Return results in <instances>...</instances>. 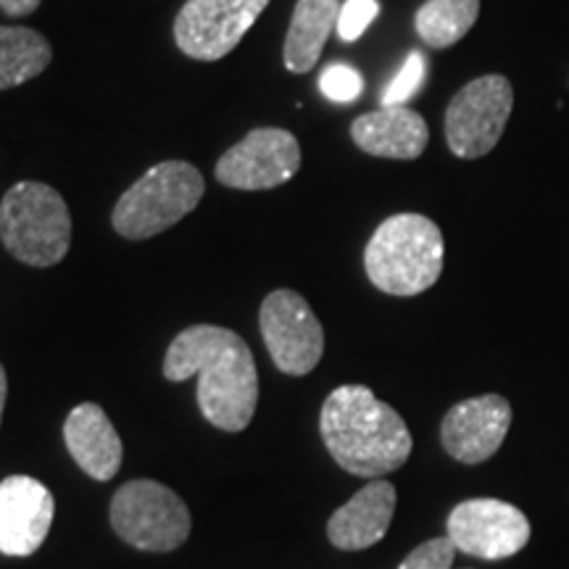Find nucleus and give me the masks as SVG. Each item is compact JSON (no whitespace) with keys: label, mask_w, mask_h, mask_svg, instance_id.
I'll return each instance as SVG.
<instances>
[{"label":"nucleus","mask_w":569,"mask_h":569,"mask_svg":"<svg viewBox=\"0 0 569 569\" xmlns=\"http://www.w3.org/2000/svg\"><path fill=\"white\" fill-rule=\"evenodd\" d=\"M198 375V407L213 427L240 432L259 407V372L251 348L238 332L217 325L182 330L163 359V377L184 382Z\"/></svg>","instance_id":"nucleus-1"},{"label":"nucleus","mask_w":569,"mask_h":569,"mask_svg":"<svg viewBox=\"0 0 569 569\" xmlns=\"http://www.w3.org/2000/svg\"><path fill=\"white\" fill-rule=\"evenodd\" d=\"M319 432L346 472L369 480L401 469L415 446L403 417L367 386L332 390L319 415Z\"/></svg>","instance_id":"nucleus-2"},{"label":"nucleus","mask_w":569,"mask_h":569,"mask_svg":"<svg viewBox=\"0 0 569 569\" xmlns=\"http://www.w3.org/2000/svg\"><path fill=\"white\" fill-rule=\"evenodd\" d=\"M443 251V232L432 219L396 213L377 227L367 243V277L388 296H419L440 280Z\"/></svg>","instance_id":"nucleus-3"},{"label":"nucleus","mask_w":569,"mask_h":569,"mask_svg":"<svg viewBox=\"0 0 569 569\" xmlns=\"http://www.w3.org/2000/svg\"><path fill=\"white\" fill-rule=\"evenodd\" d=\"M0 240L30 267L59 264L71 246L67 201L51 184L19 182L0 203Z\"/></svg>","instance_id":"nucleus-4"},{"label":"nucleus","mask_w":569,"mask_h":569,"mask_svg":"<svg viewBox=\"0 0 569 569\" xmlns=\"http://www.w3.org/2000/svg\"><path fill=\"white\" fill-rule=\"evenodd\" d=\"M203 177L188 161H163L148 169L113 209V230L127 240H148L188 217L203 198Z\"/></svg>","instance_id":"nucleus-5"},{"label":"nucleus","mask_w":569,"mask_h":569,"mask_svg":"<svg viewBox=\"0 0 569 569\" xmlns=\"http://www.w3.org/2000/svg\"><path fill=\"white\" fill-rule=\"evenodd\" d=\"M111 528L132 549L167 553L190 536V511L172 488L156 480H130L111 501Z\"/></svg>","instance_id":"nucleus-6"},{"label":"nucleus","mask_w":569,"mask_h":569,"mask_svg":"<svg viewBox=\"0 0 569 569\" xmlns=\"http://www.w3.org/2000/svg\"><path fill=\"white\" fill-rule=\"evenodd\" d=\"M515 106L511 82L501 74H486L465 84L446 111V142L459 159L488 156L501 140Z\"/></svg>","instance_id":"nucleus-7"},{"label":"nucleus","mask_w":569,"mask_h":569,"mask_svg":"<svg viewBox=\"0 0 569 569\" xmlns=\"http://www.w3.org/2000/svg\"><path fill=\"white\" fill-rule=\"evenodd\" d=\"M261 338L274 367L284 375L315 372L325 353V330L296 290H274L261 303Z\"/></svg>","instance_id":"nucleus-8"},{"label":"nucleus","mask_w":569,"mask_h":569,"mask_svg":"<svg viewBox=\"0 0 569 569\" xmlns=\"http://www.w3.org/2000/svg\"><path fill=\"white\" fill-rule=\"evenodd\" d=\"M530 519L515 503L498 498H469L453 507L446 522V536L457 551L469 557L498 561L515 557L528 546Z\"/></svg>","instance_id":"nucleus-9"},{"label":"nucleus","mask_w":569,"mask_h":569,"mask_svg":"<svg viewBox=\"0 0 569 569\" xmlns=\"http://www.w3.org/2000/svg\"><path fill=\"white\" fill-rule=\"evenodd\" d=\"M269 0H188L174 21L177 48L196 61H219L238 48Z\"/></svg>","instance_id":"nucleus-10"},{"label":"nucleus","mask_w":569,"mask_h":569,"mask_svg":"<svg viewBox=\"0 0 569 569\" xmlns=\"http://www.w3.org/2000/svg\"><path fill=\"white\" fill-rule=\"evenodd\" d=\"M301 169L296 134L277 127L248 132L217 163V180L232 190H272L293 180Z\"/></svg>","instance_id":"nucleus-11"},{"label":"nucleus","mask_w":569,"mask_h":569,"mask_svg":"<svg viewBox=\"0 0 569 569\" xmlns=\"http://www.w3.org/2000/svg\"><path fill=\"white\" fill-rule=\"evenodd\" d=\"M511 427V407L503 396H478L448 409L440 422V443L461 465H482L501 448Z\"/></svg>","instance_id":"nucleus-12"},{"label":"nucleus","mask_w":569,"mask_h":569,"mask_svg":"<svg viewBox=\"0 0 569 569\" xmlns=\"http://www.w3.org/2000/svg\"><path fill=\"white\" fill-rule=\"evenodd\" d=\"M56 517L53 493L40 480L11 475L0 482V553L32 557Z\"/></svg>","instance_id":"nucleus-13"},{"label":"nucleus","mask_w":569,"mask_h":569,"mask_svg":"<svg viewBox=\"0 0 569 569\" xmlns=\"http://www.w3.org/2000/svg\"><path fill=\"white\" fill-rule=\"evenodd\" d=\"M396 515V488L388 480H372L343 503L327 522V538L336 549L365 551L386 538Z\"/></svg>","instance_id":"nucleus-14"},{"label":"nucleus","mask_w":569,"mask_h":569,"mask_svg":"<svg viewBox=\"0 0 569 569\" xmlns=\"http://www.w3.org/2000/svg\"><path fill=\"white\" fill-rule=\"evenodd\" d=\"M63 440H67L71 459L92 480H111L122 467V438L98 403H80L69 411L63 422Z\"/></svg>","instance_id":"nucleus-15"},{"label":"nucleus","mask_w":569,"mask_h":569,"mask_svg":"<svg viewBox=\"0 0 569 569\" xmlns=\"http://www.w3.org/2000/svg\"><path fill=\"white\" fill-rule=\"evenodd\" d=\"M351 138L361 151L380 159H419L430 142L427 122L407 106H382L351 124Z\"/></svg>","instance_id":"nucleus-16"},{"label":"nucleus","mask_w":569,"mask_h":569,"mask_svg":"<svg viewBox=\"0 0 569 569\" xmlns=\"http://www.w3.org/2000/svg\"><path fill=\"white\" fill-rule=\"evenodd\" d=\"M340 0H298L288 38H284V67L293 74H306L317 67L330 32L338 24Z\"/></svg>","instance_id":"nucleus-17"},{"label":"nucleus","mask_w":569,"mask_h":569,"mask_svg":"<svg viewBox=\"0 0 569 569\" xmlns=\"http://www.w3.org/2000/svg\"><path fill=\"white\" fill-rule=\"evenodd\" d=\"M53 59L51 42L27 27H0V90L42 74Z\"/></svg>","instance_id":"nucleus-18"},{"label":"nucleus","mask_w":569,"mask_h":569,"mask_svg":"<svg viewBox=\"0 0 569 569\" xmlns=\"http://www.w3.org/2000/svg\"><path fill=\"white\" fill-rule=\"evenodd\" d=\"M480 17V0H427L417 11L415 27L427 46L451 48L472 30Z\"/></svg>","instance_id":"nucleus-19"},{"label":"nucleus","mask_w":569,"mask_h":569,"mask_svg":"<svg viewBox=\"0 0 569 569\" xmlns=\"http://www.w3.org/2000/svg\"><path fill=\"white\" fill-rule=\"evenodd\" d=\"M427 77V59L419 51H411L398 69V74L382 90V106H403L422 90Z\"/></svg>","instance_id":"nucleus-20"},{"label":"nucleus","mask_w":569,"mask_h":569,"mask_svg":"<svg viewBox=\"0 0 569 569\" xmlns=\"http://www.w3.org/2000/svg\"><path fill=\"white\" fill-rule=\"evenodd\" d=\"M319 90L327 101L332 103H351L365 90V77L359 69L348 67V63H330L319 77Z\"/></svg>","instance_id":"nucleus-21"},{"label":"nucleus","mask_w":569,"mask_h":569,"mask_svg":"<svg viewBox=\"0 0 569 569\" xmlns=\"http://www.w3.org/2000/svg\"><path fill=\"white\" fill-rule=\"evenodd\" d=\"M380 13V3L377 0H346L340 3L336 32L343 42H356L369 30V24Z\"/></svg>","instance_id":"nucleus-22"},{"label":"nucleus","mask_w":569,"mask_h":569,"mask_svg":"<svg viewBox=\"0 0 569 569\" xmlns=\"http://www.w3.org/2000/svg\"><path fill=\"white\" fill-rule=\"evenodd\" d=\"M453 557H457V546L451 538H432L417 546L407 559L398 565V569H451Z\"/></svg>","instance_id":"nucleus-23"},{"label":"nucleus","mask_w":569,"mask_h":569,"mask_svg":"<svg viewBox=\"0 0 569 569\" xmlns=\"http://www.w3.org/2000/svg\"><path fill=\"white\" fill-rule=\"evenodd\" d=\"M40 6V0H0V9L9 17H27Z\"/></svg>","instance_id":"nucleus-24"},{"label":"nucleus","mask_w":569,"mask_h":569,"mask_svg":"<svg viewBox=\"0 0 569 569\" xmlns=\"http://www.w3.org/2000/svg\"><path fill=\"white\" fill-rule=\"evenodd\" d=\"M6 396H9V377H6V369H3V365H0V422H3Z\"/></svg>","instance_id":"nucleus-25"}]
</instances>
